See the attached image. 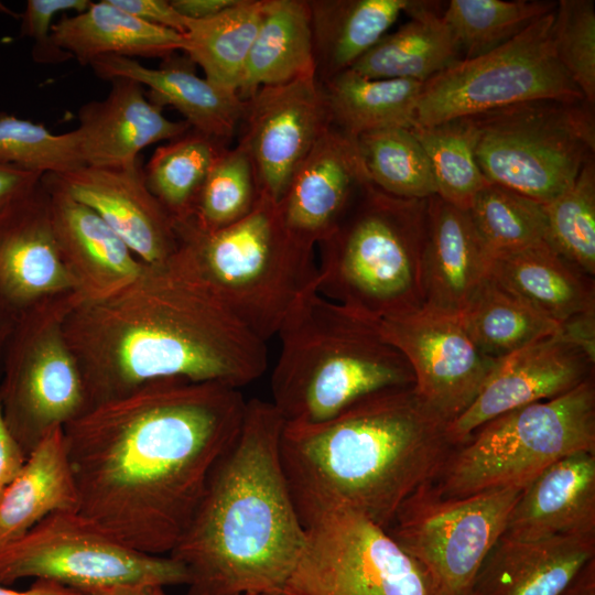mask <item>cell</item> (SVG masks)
<instances>
[{"label":"cell","instance_id":"1","mask_svg":"<svg viewBox=\"0 0 595 595\" xmlns=\"http://www.w3.org/2000/svg\"><path fill=\"white\" fill-rule=\"evenodd\" d=\"M246 405L238 388L164 378L87 409L63 426L78 512L128 548L169 555Z\"/></svg>","mask_w":595,"mask_h":595},{"label":"cell","instance_id":"2","mask_svg":"<svg viewBox=\"0 0 595 595\" xmlns=\"http://www.w3.org/2000/svg\"><path fill=\"white\" fill-rule=\"evenodd\" d=\"M82 377L85 410L158 379L242 388L267 346L216 300L177 249L99 294L74 291L61 323Z\"/></svg>","mask_w":595,"mask_h":595},{"label":"cell","instance_id":"3","mask_svg":"<svg viewBox=\"0 0 595 595\" xmlns=\"http://www.w3.org/2000/svg\"><path fill=\"white\" fill-rule=\"evenodd\" d=\"M454 447L447 422L407 386L371 393L320 423H284L280 456L304 528L349 509L387 529Z\"/></svg>","mask_w":595,"mask_h":595},{"label":"cell","instance_id":"4","mask_svg":"<svg viewBox=\"0 0 595 595\" xmlns=\"http://www.w3.org/2000/svg\"><path fill=\"white\" fill-rule=\"evenodd\" d=\"M283 426L271 401L247 400L236 440L169 554L186 569V595L282 594L305 540L281 463Z\"/></svg>","mask_w":595,"mask_h":595},{"label":"cell","instance_id":"5","mask_svg":"<svg viewBox=\"0 0 595 595\" xmlns=\"http://www.w3.org/2000/svg\"><path fill=\"white\" fill-rule=\"evenodd\" d=\"M277 336L281 348L270 388L284 423L326 421L356 401L414 385L412 369L377 321L321 295L302 294Z\"/></svg>","mask_w":595,"mask_h":595},{"label":"cell","instance_id":"6","mask_svg":"<svg viewBox=\"0 0 595 595\" xmlns=\"http://www.w3.org/2000/svg\"><path fill=\"white\" fill-rule=\"evenodd\" d=\"M428 198L390 195L370 182L318 245L315 288L374 321L424 305Z\"/></svg>","mask_w":595,"mask_h":595},{"label":"cell","instance_id":"7","mask_svg":"<svg viewBox=\"0 0 595 595\" xmlns=\"http://www.w3.org/2000/svg\"><path fill=\"white\" fill-rule=\"evenodd\" d=\"M177 251L216 300L267 343L298 299L315 286V252L288 229L278 202L259 195L253 209L206 231L174 220Z\"/></svg>","mask_w":595,"mask_h":595},{"label":"cell","instance_id":"8","mask_svg":"<svg viewBox=\"0 0 595 595\" xmlns=\"http://www.w3.org/2000/svg\"><path fill=\"white\" fill-rule=\"evenodd\" d=\"M595 452V381L502 413L456 445L433 489L443 497L526 486L549 465Z\"/></svg>","mask_w":595,"mask_h":595},{"label":"cell","instance_id":"9","mask_svg":"<svg viewBox=\"0 0 595 595\" xmlns=\"http://www.w3.org/2000/svg\"><path fill=\"white\" fill-rule=\"evenodd\" d=\"M472 117L486 180L542 204L594 160L595 119L586 100H532Z\"/></svg>","mask_w":595,"mask_h":595},{"label":"cell","instance_id":"10","mask_svg":"<svg viewBox=\"0 0 595 595\" xmlns=\"http://www.w3.org/2000/svg\"><path fill=\"white\" fill-rule=\"evenodd\" d=\"M554 11L507 43L483 55L461 58L423 83L415 126L429 127L532 100H585L555 53Z\"/></svg>","mask_w":595,"mask_h":595},{"label":"cell","instance_id":"11","mask_svg":"<svg viewBox=\"0 0 595 595\" xmlns=\"http://www.w3.org/2000/svg\"><path fill=\"white\" fill-rule=\"evenodd\" d=\"M523 487L443 497L429 484L404 501L386 531L420 567L430 595H470Z\"/></svg>","mask_w":595,"mask_h":595},{"label":"cell","instance_id":"12","mask_svg":"<svg viewBox=\"0 0 595 595\" xmlns=\"http://www.w3.org/2000/svg\"><path fill=\"white\" fill-rule=\"evenodd\" d=\"M25 577L53 581L82 593L121 584L187 583L186 569L178 561L128 548L78 511L50 513L0 548V584Z\"/></svg>","mask_w":595,"mask_h":595},{"label":"cell","instance_id":"13","mask_svg":"<svg viewBox=\"0 0 595 595\" xmlns=\"http://www.w3.org/2000/svg\"><path fill=\"white\" fill-rule=\"evenodd\" d=\"M68 300L54 313L39 302L19 315L3 354L2 415L26 457L51 430L85 410L79 368L61 328Z\"/></svg>","mask_w":595,"mask_h":595},{"label":"cell","instance_id":"14","mask_svg":"<svg viewBox=\"0 0 595 595\" xmlns=\"http://www.w3.org/2000/svg\"><path fill=\"white\" fill-rule=\"evenodd\" d=\"M281 595H430L416 563L386 529L339 509L307 527Z\"/></svg>","mask_w":595,"mask_h":595},{"label":"cell","instance_id":"15","mask_svg":"<svg viewBox=\"0 0 595 595\" xmlns=\"http://www.w3.org/2000/svg\"><path fill=\"white\" fill-rule=\"evenodd\" d=\"M377 323L407 358L420 399L447 424L472 404L499 360L475 345L457 315L423 305Z\"/></svg>","mask_w":595,"mask_h":595},{"label":"cell","instance_id":"16","mask_svg":"<svg viewBox=\"0 0 595 595\" xmlns=\"http://www.w3.org/2000/svg\"><path fill=\"white\" fill-rule=\"evenodd\" d=\"M333 126L317 77L259 88L246 99L238 144L247 152L259 193L279 202L294 172Z\"/></svg>","mask_w":595,"mask_h":595},{"label":"cell","instance_id":"17","mask_svg":"<svg viewBox=\"0 0 595 595\" xmlns=\"http://www.w3.org/2000/svg\"><path fill=\"white\" fill-rule=\"evenodd\" d=\"M595 343L561 329L498 360L472 404L447 424L456 446L484 423L569 392L594 377Z\"/></svg>","mask_w":595,"mask_h":595},{"label":"cell","instance_id":"18","mask_svg":"<svg viewBox=\"0 0 595 595\" xmlns=\"http://www.w3.org/2000/svg\"><path fill=\"white\" fill-rule=\"evenodd\" d=\"M77 289L53 234L42 177L0 212V312L17 320L43 298Z\"/></svg>","mask_w":595,"mask_h":595},{"label":"cell","instance_id":"19","mask_svg":"<svg viewBox=\"0 0 595 595\" xmlns=\"http://www.w3.org/2000/svg\"><path fill=\"white\" fill-rule=\"evenodd\" d=\"M367 182L357 140L331 126L296 169L278 202L288 229L314 249L334 230Z\"/></svg>","mask_w":595,"mask_h":595},{"label":"cell","instance_id":"20","mask_svg":"<svg viewBox=\"0 0 595 595\" xmlns=\"http://www.w3.org/2000/svg\"><path fill=\"white\" fill-rule=\"evenodd\" d=\"M53 175L74 199L97 213L140 261L161 262L176 250L174 219L147 186L140 163L130 169L83 165Z\"/></svg>","mask_w":595,"mask_h":595},{"label":"cell","instance_id":"21","mask_svg":"<svg viewBox=\"0 0 595 595\" xmlns=\"http://www.w3.org/2000/svg\"><path fill=\"white\" fill-rule=\"evenodd\" d=\"M108 95L84 104L75 129L84 165L130 169L140 152L154 143L173 140L191 129L185 120L173 121L152 102L138 82L112 78Z\"/></svg>","mask_w":595,"mask_h":595},{"label":"cell","instance_id":"22","mask_svg":"<svg viewBox=\"0 0 595 595\" xmlns=\"http://www.w3.org/2000/svg\"><path fill=\"white\" fill-rule=\"evenodd\" d=\"M502 536L526 541L595 537V452L560 458L529 482Z\"/></svg>","mask_w":595,"mask_h":595},{"label":"cell","instance_id":"23","mask_svg":"<svg viewBox=\"0 0 595 595\" xmlns=\"http://www.w3.org/2000/svg\"><path fill=\"white\" fill-rule=\"evenodd\" d=\"M188 58H164L151 68L136 58L105 56L90 63L104 79L129 78L149 88L148 98L160 106L176 109L191 129L227 144L240 126L246 100L205 77H199Z\"/></svg>","mask_w":595,"mask_h":595},{"label":"cell","instance_id":"24","mask_svg":"<svg viewBox=\"0 0 595 595\" xmlns=\"http://www.w3.org/2000/svg\"><path fill=\"white\" fill-rule=\"evenodd\" d=\"M43 184L53 234L66 267L83 296L99 294L131 278L141 269L127 244L88 206L74 199L53 174Z\"/></svg>","mask_w":595,"mask_h":595},{"label":"cell","instance_id":"25","mask_svg":"<svg viewBox=\"0 0 595 595\" xmlns=\"http://www.w3.org/2000/svg\"><path fill=\"white\" fill-rule=\"evenodd\" d=\"M490 260L468 212L429 197L424 306L458 315L487 278Z\"/></svg>","mask_w":595,"mask_h":595},{"label":"cell","instance_id":"26","mask_svg":"<svg viewBox=\"0 0 595 595\" xmlns=\"http://www.w3.org/2000/svg\"><path fill=\"white\" fill-rule=\"evenodd\" d=\"M592 559L595 537L526 541L501 536L470 595H560Z\"/></svg>","mask_w":595,"mask_h":595},{"label":"cell","instance_id":"27","mask_svg":"<svg viewBox=\"0 0 595 595\" xmlns=\"http://www.w3.org/2000/svg\"><path fill=\"white\" fill-rule=\"evenodd\" d=\"M488 274L562 328L595 320L594 278L548 242L491 257Z\"/></svg>","mask_w":595,"mask_h":595},{"label":"cell","instance_id":"28","mask_svg":"<svg viewBox=\"0 0 595 595\" xmlns=\"http://www.w3.org/2000/svg\"><path fill=\"white\" fill-rule=\"evenodd\" d=\"M51 41L82 65L105 56L166 58L185 47L184 34L144 22L110 0L63 15L52 26Z\"/></svg>","mask_w":595,"mask_h":595},{"label":"cell","instance_id":"29","mask_svg":"<svg viewBox=\"0 0 595 595\" xmlns=\"http://www.w3.org/2000/svg\"><path fill=\"white\" fill-rule=\"evenodd\" d=\"M79 499L63 426L51 430L29 454L0 497V548L47 515L78 511Z\"/></svg>","mask_w":595,"mask_h":595},{"label":"cell","instance_id":"30","mask_svg":"<svg viewBox=\"0 0 595 595\" xmlns=\"http://www.w3.org/2000/svg\"><path fill=\"white\" fill-rule=\"evenodd\" d=\"M311 77L317 76L309 1L263 0L238 95L246 100L261 87Z\"/></svg>","mask_w":595,"mask_h":595},{"label":"cell","instance_id":"31","mask_svg":"<svg viewBox=\"0 0 595 595\" xmlns=\"http://www.w3.org/2000/svg\"><path fill=\"white\" fill-rule=\"evenodd\" d=\"M430 1L410 0V20L386 34L350 69L368 78L425 83L459 61L461 50L442 13Z\"/></svg>","mask_w":595,"mask_h":595},{"label":"cell","instance_id":"32","mask_svg":"<svg viewBox=\"0 0 595 595\" xmlns=\"http://www.w3.org/2000/svg\"><path fill=\"white\" fill-rule=\"evenodd\" d=\"M410 0L309 1L317 79L349 69L405 12Z\"/></svg>","mask_w":595,"mask_h":595},{"label":"cell","instance_id":"33","mask_svg":"<svg viewBox=\"0 0 595 595\" xmlns=\"http://www.w3.org/2000/svg\"><path fill=\"white\" fill-rule=\"evenodd\" d=\"M422 86L410 79L368 78L350 68L323 83L332 125L355 139L413 128Z\"/></svg>","mask_w":595,"mask_h":595},{"label":"cell","instance_id":"34","mask_svg":"<svg viewBox=\"0 0 595 595\" xmlns=\"http://www.w3.org/2000/svg\"><path fill=\"white\" fill-rule=\"evenodd\" d=\"M262 8L263 0H238L214 17L185 19L184 52L210 83L238 93Z\"/></svg>","mask_w":595,"mask_h":595},{"label":"cell","instance_id":"35","mask_svg":"<svg viewBox=\"0 0 595 595\" xmlns=\"http://www.w3.org/2000/svg\"><path fill=\"white\" fill-rule=\"evenodd\" d=\"M457 316L475 345L497 360L562 329L489 274Z\"/></svg>","mask_w":595,"mask_h":595},{"label":"cell","instance_id":"36","mask_svg":"<svg viewBox=\"0 0 595 595\" xmlns=\"http://www.w3.org/2000/svg\"><path fill=\"white\" fill-rule=\"evenodd\" d=\"M227 144L190 129L158 147L143 167L151 193L174 220L185 219L219 153Z\"/></svg>","mask_w":595,"mask_h":595},{"label":"cell","instance_id":"37","mask_svg":"<svg viewBox=\"0 0 595 595\" xmlns=\"http://www.w3.org/2000/svg\"><path fill=\"white\" fill-rule=\"evenodd\" d=\"M411 130L430 161L435 195L468 210L477 193L489 183L476 161L477 128L474 118H458L429 127L415 126Z\"/></svg>","mask_w":595,"mask_h":595},{"label":"cell","instance_id":"38","mask_svg":"<svg viewBox=\"0 0 595 595\" xmlns=\"http://www.w3.org/2000/svg\"><path fill=\"white\" fill-rule=\"evenodd\" d=\"M356 140L368 178L376 187L411 199L436 194L430 161L411 129H382Z\"/></svg>","mask_w":595,"mask_h":595},{"label":"cell","instance_id":"39","mask_svg":"<svg viewBox=\"0 0 595 595\" xmlns=\"http://www.w3.org/2000/svg\"><path fill=\"white\" fill-rule=\"evenodd\" d=\"M556 2L529 0H451L442 17L464 58H473L507 43Z\"/></svg>","mask_w":595,"mask_h":595},{"label":"cell","instance_id":"40","mask_svg":"<svg viewBox=\"0 0 595 595\" xmlns=\"http://www.w3.org/2000/svg\"><path fill=\"white\" fill-rule=\"evenodd\" d=\"M467 212L491 257L547 242L544 204L505 186L488 183Z\"/></svg>","mask_w":595,"mask_h":595},{"label":"cell","instance_id":"41","mask_svg":"<svg viewBox=\"0 0 595 595\" xmlns=\"http://www.w3.org/2000/svg\"><path fill=\"white\" fill-rule=\"evenodd\" d=\"M251 161L239 144L225 148L214 161L190 219L202 230L227 227L247 216L259 198Z\"/></svg>","mask_w":595,"mask_h":595},{"label":"cell","instance_id":"42","mask_svg":"<svg viewBox=\"0 0 595 595\" xmlns=\"http://www.w3.org/2000/svg\"><path fill=\"white\" fill-rule=\"evenodd\" d=\"M547 242L582 272L595 274V163L589 161L575 181L544 204Z\"/></svg>","mask_w":595,"mask_h":595},{"label":"cell","instance_id":"43","mask_svg":"<svg viewBox=\"0 0 595 595\" xmlns=\"http://www.w3.org/2000/svg\"><path fill=\"white\" fill-rule=\"evenodd\" d=\"M0 162L43 174H64L84 165L76 130L55 134L14 116H0Z\"/></svg>","mask_w":595,"mask_h":595},{"label":"cell","instance_id":"44","mask_svg":"<svg viewBox=\"0 0 595 595\" xmlns=\"http://www.w3.org/2000/svg\"><path fill=\"white\" fill-rule=\"evenodd\" d=\"M554 50L585 100L595 102V4L591 0L556 2L552 25Z\"/></svg>","mask_w":595,"mask_h":595},{"label":"cell","instance_id":"45","mask_svg":"<svg viewBox=\"0 0 595 595\" xmlns=\"http://www.w3.org/2000/svg\"><path fill=\"white\" fill-rule=\"evenodd\" d=\"M88 0H28L22 14L21 33L34 40L33 57L37 62H61L71 57L51 41L54 18L58 13L85 11Z\"/></svg>","mask_w":595,"mask_h":595},{"label":"cell","instance_id":"46","mask_svg":"<svg viewBox=\"0 0 595 595\" xmlns=\"http://www.w3.org/2000/svg\"><path fill=\"white\" fill-rule=\"evenodd\" d=\"M125 12L150 24L185 33V18L166 0H110Z\"/></svg>","mask_w":595,"mask_h":595},{"label":"cell","instance_id":"47","mask_svg":"<svg viewBox=\"0 0 595 595\" xmlns=\"http://www.w3.org/2000/svg\"><path fill=\"white\" fill-rule=\"evenodd\" d=\"M43 173L0 162V212L30 194Z\"/></svg>","mask_w":595,"mask_h":595},{"label":"cell","instance_id":"48","mask_svg":"<svg viewBox=\"0 0 595 595\" xmlns=\"http://www.w3.org/2000/svg\"><path fill=\"white\" fill-rule=\"evenodd\" d=\"M25 459L26 456L7 428L0 403V497L18 475Z\"/></svg>","mask_w":595,"mask_h":595},{"label":"cell","instance_id":"49","mask_svg":"<svg viewBox=\"0 0 595 595\" xmlns=\"http://www.w3.org/2000/svg\"><path fill=\"white\" fill-rule=\"evenodd\" d=\"M238 0H172L173 8L185 19L203 20L214 17Z\"/></svg>","mask_w":595,"mask_h":595},{"label":"cell","instance_id":"50","mask_svg":"<svg viewBox=\"0 0 595 595\" xmlns=\"http://www.w3.org/2000/svg\"><path fill=\"white\" fill-rule=\"evenodd\" d=\"M0 595H84V593L53 581L37 578L25 591L10 589L0 584Z\"/></svg>","mask_w":595,"mask_h":595},{"label":"cell","instance_id":"51","mask_svg":"<svg viewBox=\"0 0 595 595\" xmlns=\"http://www.w3.org/2000/svg\"><path fill=\"white\" fill-rule=\"evenodd\" d=\"M560 595H595V559L584 565Z\"/></svg>","mask_w":595,"mask_h":595},{"label":"cell","instance_id":"52","mask_svg":"<svg viewBox=\"0 0 595 595\" xmlns=\"http://www.w3.org/2000/svg\"><path fill=\"white\" fill-rule=\"evenodd\" d=\"M84 595H165L163 586L152 584H121L89 592Z\"/></svg>","mask_w":595,"mask_h":595},{"label":"cell","instance_id":"53","mask_svg":"<svg viewBox=\"0 0 595 595\" xmlns=\"http://www.w3.org/2000/svg\"><path fill=\"white\" fill-rule=\"evenodd\" d=\"M15 320L0 312V364L2 366L3 354L12 332Z\"/></svg>","mask_w":595,"mask_h":595},{"label":"cell","instance_id":"54","mask_svg":"<svg viewBox=\"0 0 595 595\" xmlns=\"http://www.w3.org/2000/svg\"><path fill=\"white\" fill-rule=\"evenodd\" d=\"M245 595H263V594H252V593H248V594H245Z\"/></svg>","mask_w":595,"mask_h":595}]
</instances>
